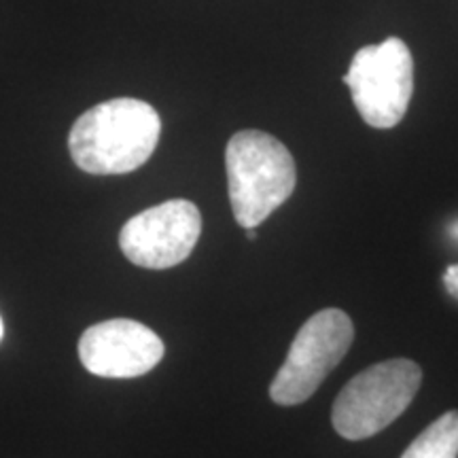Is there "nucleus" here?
Listing matches in <instances>:
<instances>
[{"label":"nucleus","instance_id":"1","mask_svg":"<svg viewBox=\"0 0 458 458\" xmlns=\"http://www.w3.org/2000/svg\"><path fill=\"white\" fill-rule=\"evenodd\" d=\"M162 119L148 102L114 98L91 106L68 136L72 162L88 174H128L156 151Z\"/></svg>","mask_w":458,"mask_h":458},{"label":"nucleus","instance_id":"11","mask_svg":"<svg viewBox=\"0 0 458 458\" xmlns=\"http://www.w3.org/2000/svg\"><path fill=\"white\" fill-rule=\"evenodd\" d=\"M452 236H454V238L458 240V223H456V225H454V227H452Z\"/></svg>","mask_w":458,"mask_h":458},{"label":"nucleus","instance_id":"12","mask_svg":"<svg viewBox=\"0 0 458 458\" xmlns=\"http://www.w3.org/2000/svg\"><path fill=\"white\" fill-rule=\"evenodd\" d=\"M3 334H4V327H3V318H0V340H3Z\"/></svg>","mask_w":458,"mask_h":458},{"label":"nucleus","instance_id":"8","mask_svg":"<svg viewBox=\"0 0 458 458\" xmlns=\"http://www.w3.org/2000/svg\"><path fill=\"white\" fill-rule=\"evenodd\" d=\"M401 458H458V411H445L431 422Z\"/></svg>","mask_w":458,"mask_h":458},{"label":"nucleus","instance_id":"3","mask_svg":"<svg viewBox=\"0 0 458 458\" xmlns=\"http://www.w3.org/2000/svg\"><path fill=\"white\" fill-rule=\"evenodd\" d=\"M422 385V369L410 359H391L363 369L334 401L331 422L351 442L380 433L403 414Z\"/></svg>","mask_w":458,"mask_h":458},{"label":"nucleus","instance_id":"4","mask_svg":"<svg viewBox=\"0 0 458 458\" xmlns=\"http://www.w3.org/2000/svg\"><path fill=\"white\" fill-rule=\"evenodd\" d=\"M344 83L363 122L376 130L394 128L408 113L414 91V60L401 38L368 45L354 54Z\"/></svg>","mask_w":458,"mask_h":458},{"label":"nucleus","instance_id":"6","mask_svg":"<svg viewBox=\"0 0 458 458\" xmlns=\"http://www.w3.org/2000/svg\"><path fill=\"white\" fill-rule=\"evenodd\" d=\"M199 233L198 206L189 199H168L131 216L119 233V246L134 266L168 270L191 255Z\"/></svg>","mask_w":458,"mask_h":458},{"label":"nucleus","instance_id":"10","mask_svg":"<svg viewBox=\"0 0 458 458\" xmlns=\"http://www.w3.org/2000/svg\"><path fill=\"white\" fill-rule=\"evenodd\" d=\"M246 238H249L250 242H253V240H257V229H255V227L246 229Z\"/></svg>","mask_w":458,"mask_h":458},{"label":"nucleus","instance_id":"7","mask_svg":"<svg viewBox=\"0 0 458 458\" xmlns=\"http://www.w3.org/2000/svg\"><path fill=\"white\" fill-rule=\"evenodd\" d=\"M79 357L94 376L139 377L162 360L164 342L142 323L113 318L85 331L79 340Z\"/></svg>","mask_w":458,"mask_h":458},{"label":"nucleus","instance_id":"5","mask_svg":"<svg viewBox=\"0 0 458 458\" xmlns=\"http://www.w3.org/2000/svg\"><path fill=\"white\" fill-rule=\"evenodd\" d=\"M354 325L337 308L312 314L297 331L283 368L270 386V397L278 405L303 403L317 393L323 380L351 351Z\"/></svg>","mask_w":458,"mask_h":458},{"label":"nucleus","instance_id":"2","mask_svg":"<svg viewBox=\"0 0 458 458\" xmlns=\"http://www.w3.org/2000/svg\"><path fill=\"white\" fill-rule=\"evenodd\" d=\"M229 202L238 225L257 227L293 193L297 170L283 142L259 130L233 134L225 148Z\"/></svg>","mask_w":458,"mask_h":458},{"label":"nucleus","instance_id":"9","mask_svg":"<svg viewBox=\"0 0 458 458\" xmlns=\"http://www.w3.org/2000/svg\"><path fill=\"white\" fill-rule=\"evenodd\" d=\"M444 284H445V291H448V293L458 301V263H452V266L445 267Z\"/></svg>","mask_w":458,"mask_h":458}]
</instances>
